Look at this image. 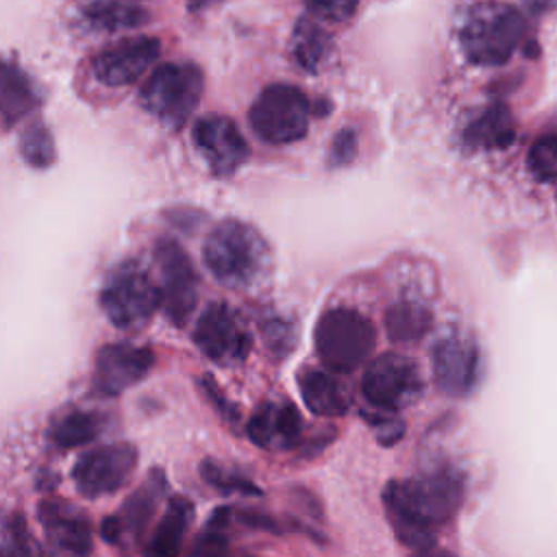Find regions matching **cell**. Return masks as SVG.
Segmentation results:
<instances>
[{
    "mask_svg": "<svg viewBox=\"0 0 557 557\" xmlns=\"http://www.w3.org/2000/svg\"><path fill=\"white\" fill-rule=\"evenodd\" d=\"M463 481L453 468L426 470L418 476L392 481L385 492V511L398 542L411 550H431L437 529L459 509Z\"/></svg>",
    "mask_w": 557,
    "mask_h": 557,
    "instance_id": "1",
    "label": "cell"
},
{
    "mask_svg": "<svg viewBox=\"0 0 557 557\" xmlns=\"http://www.w3.org/2000/svg\"><path fill=\"white\" fill-rule=\"evenodd\" d=\"M209 272L228 287H250L270 268L265 239L242 220H224L211 228L202 246Z\"/></svg>",
    "mask_w": 557,
    "mask_h": 557,
    "instance_id": "2",
    "label": "cell"
},
{
    "mask_svg": "<svg viewBox=\"0 0 557 557\" xmlns=\"http://www.w3.org/2000/svg\"><path fill=\"white\" fill-rule=\"evenodd\" d=\"M524 35V17L500 0L472 4L459 28V46L470 63L503 65Z\"/></svg>",
    "mask_w": 557,
    "mask_h": 557,
    "instance_id": "3",
    "label": "cell"
},
{
    "mask_svg": "<svg viewBox=\"0 0 557 557\" xmlns=\"http://www.w3.org/2000/svg\"><path fill=\"white\" fill-rule=\"evenodd\" d=\"M318 359L337 374H348L363 366L374 346L376 331L370 318L352 307H333L324 311L313 331Z\"/></svg>",
    "mask_w": 557,
    "mask_h": 557,
    "instance_id": "4",
    "label": "cell"
},
{
    "mask_svg": "<svg viewBox=\"0 0 557 557\" xmlns=\"http://www.w3.org/2000/svg\"><path fill=\"white\" fill-rule=\"evenodd\" d=\"M205 76L194 63H163L139 89L141 107L170 128H181L200 102Z\"/></svg>",
    "mask_w": 557,
    "mask_h": 557,
    "instance_id": "5",
    "label": "cell"
},
{
    "mask_svg": "<svg viewBox=\"0 0 557 557\" xmlns=\"http://www.w3.org/2000/svg\"><path fill=\"white\" fill-rule=\"evenodd\" d=\"M313 107L309 98L294 85H268L252 102L248 122L252 133L272 146L298 141L307 135Z\"/></svg>",
    "mask_w": 557,
    "mask_h": 557,
    "instance_id": "6",
    "label": "cell"
},
{
    "mask_svg": "<svg viewBox=\"0 0 557 557\" xmlns=\"http://www.w3.org/2000/svg\"><path fill=\"white\" fill-rule=\"evenodd\" d=\"M100 307L111 324L133 331L144 326L161 307V289L144 265L124 261L107 276L100 289Z\"/></svg>",
    "mask_w": 557,
    "mask_h": 557,
    "instance_id": "7",
    "label": "cell"
},
{
    "mask_svg": "<svg viewBox=\"0 0 557 557\" xmlns=\"http://www.w3.org/2000/svg\"><path fill=\"white\" fill-rule=\"evenodd\" d=\"M424 389L418 363L405 355L387 352L374 359L363 379L361 392L379 411H398L420 398Z\"/></svg>",
    "mask_w": 557,
    "mask_h": 557,
    "instance_id": "8",
    "label": "cell"
},
{
    "mask_svg": "<svg viewBox=\"0 0 557 557\" xmlns=\"http://www.w3.org/2000/svg\"><path fill=\"white\" fill-rule=\"evenodd\" d=\"M154 259L161 270V307L165 318L185 326L196 300H198V276L187 252L170 237H161L154 246Z\"/></svg>",
    "mask_w": 557,
    "mask_h": 557,
    "instance_id": "9",
    "label": "cell"
},
{
    "mask_svg": "<svg viewBox=\"0 0 557 557\" xmlns=\"http://www.w3.org/2000/svg\"><path fill=\"white\" fill-rule=\"evenodd\" d=\"M194 342L205 357L220 366L242 363L252 346L239 315L226 302H211L198 318Z\"/></svg>",
    "mask_w": 557,
    "mask_h": 557,
    "instance_id": "10",
    "label": "cell"
},
{
    "mask_svg": "<svg viewBox=\"0 0 557 557\" xmlns=\"http://www.w3.org/2000/svg\"><path fill=\"white\" fill-rule=\"evenodd\" d=\"M137 466V448L128 442H115L85 453L72 470L76 490L87 498H98L120 490Z\"/></svg>",
    "mask_w": 557,
    "mask_h": 557,
    "instance_id": "11",
    "label": "cell"
},
{
    "mask_svg": "<svg viewBox=\"0 0 557 557\" xmlns=\"http://www.w3.org/2000/svg\"><path fill=\"white\" fill-rule=\"evenodd\" d=\"M191 139L215 176L235 174L250 154L237 124L218 113L200 117L191 128Z\"/></svg>",
    "mask_w": 557,
    "mask_h": 557,
    "instance_id": "12",
    "label": "cell"
},
{
    "mask_svg": "<svg viewBox=\"0 0 557 557\" xmlns=\"http://www.w3.org/2000/svg\"><path fill=\"white\" fill-rule=\"evenodd\" d=\"M154 366L152 350L133 344H107L96 352L91 389L98 396H117L139 383Z\"/></svg>",
    "mask_w": 557,
    "mask_h": 557,
    "instance_id": "13",
    "label": "cell"
},
{
    "mask_svg": "<svg viewBox=\"0 0 557 557\" xmlns=\"http://www.w3.org/2000/svg\"><path fill=\"white\" fill-rule=\"evenodd\" d=\"M159 52L161 44L154 37L122 39L91 59V72L109 87L131 85L148 72V67L159 59Z\"/></svg>",
    "mask_w": 557,
    "mask_h": 557,
    "instance_id": "14",
    "label": "cell"
},
{
    "mask_svg": "<svg viewBox=\"0 0 557 557\" xmlns=\"http://www.w3.org/2000/svg\"><path fill=\"white\" fill-rule=\"evenodd\" d=\"M437 387L448 396H466L479 381V348L459 335L442 337L431 352Z\"/></svg>",
    "mask_w": 557,
    "mask_h": 557,
    "instance_id": "15",
    "label": "cell"
},
{
    "mask_svg": "<svg viewBox=\"0 0 557 557\" xmlns=\"http://www.w3.org/2000/svg\"><path fill=\"white\" fill-rule=\"evenodd\" d=\"M37 518L46 540L57 550L72 555L91 553V524L81 509L52 498L39 503Z\"/></svg>",
    "mask_w": 557,
    "mask_h": 557,
    "instance_id": "16",
    "label": "cell"
},
{
    "mask_svg": "<svg viewBox=\"0 0 557 557\" xmlns=\"http://www.w3.org/2000/svg\"><path fill=\"white\" fill-rule=\"evenodd\" d=\"M302 431V418L292 403H265L246 424L248 437L268 450H289Z\"/></svg>",
    "mask_w": 557,
    "mask_h": 557,
    "instance_id": "17",
    "label": "cell"
},
{
    "mask_svg": "<svg viewBox=\"0 0 557 557\" xmlns=\"http://www.w3.org/2000/svg\"><path fill=\"white\" fill-rule=\"evenodd\" d=\"M335 374L324 370H305L298 374V389L309 411L326 418L348 411L350 389Z\"/></svg>",
    "mask_w": 557,
    "mask_h": 557,
    "instance_id": "18",
    "label": "cell"
},
{
    "mask_svg": "<svg viewBox=\"0 0 557 557\" xmlns=\"http://www.w3.org/2000/svg\"><path fill=\"white\" fill-rule=\"evenodd\" d=\"M165 476L159 468H152V472L148 474V479L144 481V485L139 490H135L122 505V511L115 516L122 529V542L124 535L128 533L131 540H139L148 527V522L154 516L157 503L165 492Z\"/></svg>",
    "mask_w": 557,
    "mask_h": 557,
    "instance_id": "19",
    "label": "cell"
},
{
    "mask_svg": "<svg viewBox=\"0 0 557 557\" xmlns=\"http://www.w3.org/2000/svg\"><path fill=\"white\" fill-rule=\"evenodd\" d=\"M194 518V503L185 496H174L163 511L146 553L150 555H176Z\"/></svg>",
    "mask_w": 557,
    "mask_h": 557,
    "instance_id": "20",
    "label": "cell"
},
{
    "mask_svg": "<svg viewBox=\"0 0 557 557\" xmlns=\"http://www.w3.org/2000/svg\"><path fill=\"white\" fill-rule=\"evenodd\" d=\"M102 429H104L102 413L70 409L50 424L48 440L52 442V446L67 450V448H78V446H85L87 442H94Z\"/></svg>",
    "mask_w": 557,
    "mask_h": 557,
    "instance_id": "21",
    "label": "cell"
},
{
    "mask_svg": "<svg viewBox=\"0 0 557 557\" xmlns=\"http://www.w3.org/2000/svg\"><path fill=\"white\" fill-rule=\"evenodd\" d=\"M39 98L30 78L11 61L2 70V122L4 128H11L17 120L30 113L37 107Z\"/></svg>",
    "mask_w": 557,
    "mask_h": 557,
    "instance_id": "22",
    "label": "cell"
},
{
    "mask_svg": "<svg viewBox=\"0 0 557 557\" xmlns=\"http://www.w3.org/2000/svg\"><path fill=\"white\" fill-rule=\"evenodd\" d=\"M433 324L426 307L413 300H398L385 311V333L394 344H411L422 339Z\"/></svg>",
    "mask_w": 557,
    "mask_h": 557,
    "instance_id": "23",
    "label": "cell"
},
{
    "mask_svg": "<svg viewBox=\"0 0 557 557\" xmlns=\"http://www.w3.org/2000/svg\"><path fill=\"white\" fill-rule=\"evenodd\" d=\"M513 122L509 111L503 104H494L485 109L468 128H466V141L476 148H507L513 141Z\"/></svg>",
    "mask_w": 557,
    "mask_h": 557,
    "instance_id": "24",
    "label": "cell"
},
{
    "mask_svg": "<svg viewBox=\"0 0 557 557\" xmlns=\"http://www.w3.org/2000/svg\"><path fill=\"white\" fill-rule=\"evenodd\" d=\"M292 48H294V57L296 61L307 70V72H315L320 61L324 59L326 50H329V37L326 33L311 20L302 17L296 28H294V39H292Z\"/></svg>",
    "mask_w": 557,
    "mask_h": 557,
    "instance_id": "25",
    "label": "cell"
},
{
    "mask_svg": "<svg viewBox=\"0 0 557 557\" xmlns=\"http://www.w3.org/2000/svg\"><path fill=\"white\" fill-rule=\"evenodd\" d=\"M85 15L94 26L107 28V30L135 28L148 20V15L141 9L117 4V2H94L87 7Z\"/></svg>",
    "mask_w": 557,
    "mask_h": 557,
    "instance_id": "26",
    "label": "cell"
},
{
    "mask_svg": "<svg viewBox=\"0 0 557 557\" xmlns=\"http://www.w3.org/2000/svg\"><path fill=\"white\" fill-rule=\"evenodd\" d=\"M20 154L30 168H48L54 163V141L41 122H33L20 137Z\"/></svg>",
    "mask_w": 557,
    "mask_h": 557,
    "instance_id": "27",
    "label": "cell"
},
{
    "mask_svg": "<svg viewBox=\"0 0 557 557\" xmlns=\"http://www.w3.org/2000/svg\"><path fill=\"white\" fill-rule=\"evenodd\" d=\"M200 476L213 485L215 490L224 492V494H233V492H239V494H246V496H259L261 490L248 481L246 476H239L235 470H228L224 468L222 463L213 461V459H205L200 463Z\"/></svg>",
    "mask_w": 557,
    "mask_h": 557,
    "instance_id": "28",
    "label": "cell"
},
{
    "mask_svg": "<svg viewBox=\"0 0 557 557\" xmlns=\"http://www.w3.org/2000/svg\"><path fill=\"white\" fill-rule=\"evenodd\" d=\"M228 509L226 507H220L211 513V518L207 520V527L198 533L191 550L194 553H224L228 548V537L224 533L226 524H228Z\"/></svg>",
    "mask_w": 557,
    "mask_h": 557,
    "instance_id": "29",
    "label": "cell"
},
{
    "mask_svg": "<svg viewBox=\"0 0 557 557\" xmlns=\"http://www.w3.org/2000/svg\"><path fill=\"white\" fill-rule=\"evenodd\" d=\"M529 165L542 178L557 176V135L542 137L533 144L529 152Z\"/></svg>",
    "mask_w": 557,
    "mask_h": 557,
    "instance_id": "30",
    "label": "cell"
},
{
    "mask_svg": "<svg viewBox=\"0 0 557 557\" xmlns=\"http://www.w3.org/2000/svg\"><path fill=\"white\" fill-rule=\"evenodd\" d=\"M2 550L4 553H30V535L22 513H11L4 518L2 527Z\"/></svg>",
    "mask_w": 557,
    "mask_h": 557,
    "instance_id": "31",
    "label": "cell"
},
{
    "mask_svg": "<svg viewBox=\"0 0 557 557\" xmlns=\"http://www.w3.org/2000/svg\"><path fill=\"white\" fill-rule=\"evenodd\" d=\"M307 9L324 22H346L355 15L359 0H305Z\"/></svg>",
    "mask_w": 557,
    "mask_h": 557,
    "instance_id": "32",
    "label": "cell"
},
{
    "mask_svg": "<svg viewBox=\"0 0 557 557\" xmlns=\"http://www.w3.org/2000/svg\"><path fill=\"white\" fill-rule=\"evenodd\" d=\"M357 133L352 128H342L335 133L331 148H329V165L331 168H344L355 161L357 157Z\"/></svg>",
    "mask_w": 557,
    "mask_h": 557,
    "instance_id": "33",
    "label": "cell"
},
{
    "mask_svg": "<svg viewBox=\"0 0 557 557\" xmlns=\"http://www.w3.org/2000/svg\"><path fill=\"white\" fill-rule=\"evenodd\" d=\"M263 337H265V344L270 346V350L281 352V355L289 352L294 346V329H292V324H287L283 320L265 322Z\"/></svg>",
    "mask_w": 557,
    "mask_h": 557,
    "instance_id": "34",
    "label": "cell"
},
{
    "mask_svg": "<svg viewBox=\"0 0 557 557\" xmlns=\"http://www.w3.org/2000/svg\"><path fill=\"white\" fill-rule=\"evenodd\" d=\"M363 416H366V413H363ZM366 418H368V420H370V424L376 429V433H379V442H381V444L389 446V444H394L396 440H400V437H403L405 424H403L400 420H396L394 416H383V411H381L379 416L368 413Z\"/></svg>",
    "mask_w": 557,
    "mask_h": 557,
    "instance_id": "35",
    "label": "cell"
},
{
    "mask_svg": "<svg viewBox=\"0 0 557 557\" xmlns=\"http://www.w3.org/2000/svg\"><path fill=\"white\" fill-rule=\"evenodd\" d=\"M237 518H239L242 524H246L250 529H261V531H270V533L281 531L278 522L272 516H268L263 511H257V509H242V511H237Z\"/></svg>",
    "mask_w": 557,
    "mask_h": 557,
    "instance_id": "36",
    "label": "cell"
},
{
    "mask_svg": "<svg viewBox=\"0 0 557 557\" xmlns=\"http://www.w3.org/2000/svg\"><path fill=\"white\" fill-rule=\"evenodd\" d=\"M202 387L207 392V398L226 416V420H237V409L228 400H224V396L218 392L215 381L211 376H207V374L202 376Z\"/></svg>",
    "mask_w": 557,
    "mask_h": 557,
    "instance_id": "37",
    "label": "cell"
},
{
    "mask_svg": "<svg viewBox=\"0 0 557 557\" xmlns=\"http://www.w3.org/2000/svg\"><path fill=\"white\" fill-rule=\"evenodd\" d=\"M211 2H215V0H189V7H194V9H202V7L211 4Z\"/></svg>",
    "mask_w": 557,
    "mask_h": 557,
    "instance_id": "38",
    "label": "cell"
}]
</instances>
